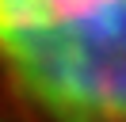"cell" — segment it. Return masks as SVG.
<instances>
[{"label":"cell","mask_w":126,"mask_h":122,"mask_svg":"<svg viewBox=\"0 0 126 122\" xmlns=\"http://www.w3.org/2000/svg\"><path fill=\"white\" fill-rule=\"evenodd\" d=\"M0 122H126V0H0Z\"/></svg>","instance_id":"6da1fadb"}]
</instances>
